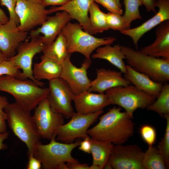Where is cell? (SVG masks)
<instances>
[{"mask_svg":"<svg viewBox=\"0 0 169 169\" xmlns=\"http://www.w3.org/2000/svg\"><path fill=\"white\" fill-rule=\"evenodd\" d=\"M124 4L125 11L123 17L127 29L130 28L132 21L141 19L139 7L142 4L140 0H124Z\"/></svg>","mask_w":169,"mask_h":169,"instance_id":"obj_30","label":"cell"},{"mask_svg":"<svg viewBox=\"0 0 169 169\" xmlns=\"http://www.w3.org/2000/svg\"><path fill=\"white\" fill-rule=\"evenodd\" d=\"M155 34L156 38L154 42L140 51L155 57L169 58V20L159 24Z\"/></svg>","mask_w":169,"mask_h":169,"instance_id":"obj_21","label":"cell"},{"mask_svg":"<svg viewBox=\"0 0 169 169\" xmlns=\"http://www.w3.org/2000/svg\"><path fill=\"white\" fill-rule=\"evenodd\" d=\"M105 93L110 105H117L123 108L132 119L136 110L147 108L156 100L153 96L131 84L112 88L106 91Z\"/></svg>","mask_w":169,"mask_h":169,"instance_id":"obj_6","label":"cell"},{"mask_svg":"<svg viewBox=\"0 0 169 169\" xmlns=\"http://www.w3.org/2000/svg\"><path fill=\"white\" fill-rule=\"evenodd\" d=\"M128 65L153 81L165 84L169 80V58H160L125 46H121Z\"/></svg>","mask_w":169,"mask_h":169,"instance_id":"obj_4","label":"cell"},{"mask_svg":"<svg viewBox=\"0 0 169 169\" xmlns=\"http://www.w3.org/2000/svg\"><path fill=\"white\" fill-rule=\"evenodd\" d=\"M89 169H101L100 167L98 165L93 164L89 166Z\"/></svg>","mask_w":169,"mask_h":169,"instance_id":"obj_48","label":"cell"},{"mask_svg":"<svg viewBox=\"0 0 169 169\" xmlns=\"http://www.w3.org/2000/svg\"><path fill=\"white\" fill-rule=\"evenodd\" d=\"M107 9L110 12L121 15L123 11L118 5L116 0H94Z\"/></svg>","mask_w":169,"mask_h":169,"instance_id":"obj_37","label":"cell"},{"mask_svg":"<svg viewBox=\"0 0 169 169\" xmlns=\"http://www.w3.org/2000/svg\"><path fill=\"white\" fill-rule=\"evenodd\" d=\"M70 0H43V3L46 7L49 6H61Z\"/></svg>","mask_w":169,"mask_h":169,"instance_id":"obj_42","label":"cell"},{"mask_svg":"<svg viewBox=\"0 0 169 169\" xmlns=\"http://www.w3.org/2000/svg\"><path fill=\"white\" fill-rule=\"evenodd\" d=\"M7 59L5 55L0 50V64Z\"/></svg>","mask_w":169,"mask_h":169,"instance_id":"obj_46","label":"cell"},{"mask_svg":"<svg viewBox=\"0 0 169 169\" xmlns=\"http://www.w3.org/2000/svg\"><path fill=\"white\" fill-rule=\"evenodd\" d=\"M43 55L62 65L69 54L65 38L61 32L55 40L48 45H44Z\"/></svg>","mask_w":169,"mask_h":169,"instance_id":"obj_25","label":"cell"},{"mask_svg":"<svg viewBox=\"0 0 169 169\" xmlns=\"http://www.w3.org/2000/svg\"><path fill=\"white\" fill-rule=\"evenodd\" d=\"M69 54L62 64L59 77L68 84L75 95L88 90L91 81L87 76V70L92 61L91 59H85L80 67H77L71 62Z\"/></svg>","mask_w":169,"mask_h":169,"instance_id":"obj_13","label":"cell"},{"mask_svg":"<svg viewBox=\"0 0 169 169\" xmlns=\"http://www.w3.org/2000/svg\"><path fill=\"white\" fill-rule=\"evenodd\" d=\"M42 2L33 0H17L16 12L19 20V29L28 32L41 25L46 20L48 9Z\"/></svg>","mask_w":169,"mask_h":169,"instance_id":"obj_10","label":"cell"},{"mask_svg":"<svg viewBox=\"0 0 169 169\" xmlns=\"http://www.w3.org/2000/svg\"><path fill=\"white\" fill-rule=\"evenodd\" d=\"M155 4L159 10L153 17L138 26L121 32L131 38L136 48L139 40L145 33L163 22L169 20V0H155Z\"/></svg>","mask_w":169,"mask_h":169,"instance_id":"obj_17","label":"cell"},{"mask_svg":"<svg viewBox=\"0 0 169 169\" xmlns=\"http://www.w3.org/2000/svg\"><path fill=\"white\" fill-rule=\"evenodd\" d=\"M93 59H100L106 60L118 68L124 74L126 72V65L123 60L125 57L119 44L113 46L107 45L98 48L96 52L91 57Z\"/></svg>","mask_w":169,"mask_h":169,"instance_id":"obj_23","label":"cell"},{"mask_svg":"<svg viewBox=\"0 0 169 169\" xmlns=\"http://www.w3.org/2000/svg\"><path fill=\"white\" fill-rule=\"evenodd\" d=\"M72 19L65 11H60L53 16H48L41 26L31 31L29 38L39 37L44 45L53 42L66 24Z\"/></svg>","mask_w":169,"mask_h":169,"instance_id":"obj_15","label":"cell"},{"mask_svg":"<svg viewBox=\"0 0 169 169\" xmlns=\"http://www.w3.org/2000/svg\"><path fill=\"white\" fill-rule=\"evenodd\" d=\"M9 136L8 131L3 133H0V150L6 149L7 146L3 143L4 141L7 139Z\"/></svg>","mask_w":169,"mask_h":169,"instance_id":"obj_43","label":"cell"},{"mask_svg":"<svg viewBox=\"0 0 169 169\" xmlns=\"http://www.w3.org/2000/svg\"><path fill=\"white\" fill-rule=\"evenodd\" d=\"M166 120V126L163 137L159 143L157 148L164 159L166 169L169 166V114L164 117Z\"/></svg>","mask_w":169,"mask_h":169,"instance_id":"obj_31","label":"cell"},{"mask_svg":"<svg viewBox=\"0 0 169 169\" xmlns=\"http://www.w3.org/2000/svg\"><path fill=\"white\" fill-rule=\"evenodd\" d=\"M103 169H113L112 167L110 162L109 160L105 164Z\"/></svg>","mask_w":169,"mask_h":169,"instance_id":"obj_47","label":"cell"},{"mask_svg":"<svg viewBox=\"0 0 169 169\" xmlns=\"http://www.w3.org/2000/svg\"><path fill=\"white\" fill-rule=\"evenodd\" d=\"M122 73L120 71L103 68L97 69L96 77L91 81L90 87L88 90L91 92L104 93L116 87L131 84L124 78Z\"/></svg>","mask_w":169,"mask_h":169,"instance_id":"obj_20","label":"cell"},{"mask_svg":"<svg viewBox=\"0 0 169 169\" xmlns=\"http://www.w3.org/2000/svg\"><path fill=\"white\" fill-rule=\"evenodd\" d=\"M116 3L119 7L121 8V4L120 3V0H116Z\"/></svg>","mask_w":169,"mask_h":169,"instance_id":"obj_49","label":"cell"},{"mask_svg":"<svg viewBox=\"0 0 169 169\" xmlns=\"http://www.w3.org/2000/svg\"><path fill=\"white\" fill-rule=\"evenodd\" d=\"M66 165L68 169H89V166L87 164H81L78 161L67 162Z\"/></svg>","mask_w":169,"mask_h":169,"instance_id":"obj_40","label":"cell"},{"mask_svg":"<svg viewBox=\"0 0 169 169\" xmlns=\"http://www.w3.org/2000/svg\"><path fill=\"white\" fill-rule=\"evenodd\" d=\"M1 0H0V4ZM9 18L7 16L4 12L0 8V22L3 23H7Z\"/></svg>","mask_w":169,"mask_h":169,"instance_id":"obj_44","label":"cell"},{"mask_svg":"<svg viewBox=\"0 0 169 169\" xmlns=\"http://www.w3.org/2000/svg\"><path fill=\"white\" fill-rule=\"evenodd\" d=\"M73 101L76 112L83 115L103 110L110 105L105 93L96 94L88 90L75 95Z\"/></svg>","mask_w":169,"mask_h":169,"instance_id":"obj_19","label":"cell"},{"mask_svg":"<svg viewBox=\"0 0 169 169\" xmlns=\"http://www.w3.org/2000/svg\"><path fill=\"white\" fill-rule=\"evenodd\" d=\"M120 107L114 106L99 118L98 123L88 129L91 138L115 145L122 144L134 133L135 123Z\"/></svg>","mask_w":169,"mask_h":169,"instance_id":"obj_1","label":"cell"},{"mask_svg":"<svg viewBox=\"0 0 169 169\" xmlns=\"http://www.w3.org/2000/svg\"><path fill=\"white\" fill-rule=\"evenodd\" d=\"M66 42L69 54L79 53L87 59H90L92 52L98 48L111 45L116 38L111 37L100 38L85 31L79 23L69 22L61 31Z\"/></svg>","mask_w":169,"mask_h":169,"instance_id":"obj_5","label":"cell"},{"mask_svg":"<svg viewBox=\"0 0 169 169\" xmlns=\"http://www.w3.org/2000/svg\"><path fill=\"white\" fill-rule=\"evenodd\" d=\"M8 103L6 97L0 95V133L7 131L5 121L7 119V115L4 109Z\"/></svg>","mask_w":169,"mask_h":169,"instance_id":"obj_36","label":"cell"},{"mask_svg":"<svg viewBox=\"0 0 169 169\" xmlns=\"http://www.w3.org/2000/svg\"><path fill=\"white\" fill-rule=\"evenodd\" d=\"M126 72L124 77L139 90L156 99L159 95L164 84L155 82L147 75L139 72L128 65H126Z\"/></svg>","mask_w":169,"mask_h":169,"instance_id":"obj_22","label":"cell"},{"mask_svg":"<svg viewBox=\"0 0 169 169\" xmlns=\"http://www.w3.org/2000/svg\"><path fill=\"white\" fill-rule=\"evenodd\" d=\"M0 91L8 93L14 97L15 102L31 111L47 97L49 88L41 87L32 80L21 79L8 75H0Z\"/></svg>","mask_w":169,"mask_h":169,"instance_id":"obj_2","label":"cell"},{"mask_svg":"<svg viewBox=\"0 0 169 169\" xmlns=\"http://www.w3.org/2000/svg\"><path fill=\"white\" fill-rule=\"evenodd\" d=\"M103 112L102 110L87 115L74 112L70 120L55 130L56 140L62 143H70L77 138L83 140L90 137L87 133L89 128Z\"/></svg>","mask_w":169,"mask_h":169,"instance_id":"obj_8","label":"cell"},{"mask_svg":"<svg viewBox=\"0 0 169 169\" xmlns=\"http://www.w3.org/2000/svg\"><path fill=\"white\" fill-rule=\"evenodd\" d=\"M17 0H1L0 4L7 8L9 15V19L13 21L18 26L19 20L16 12Z\"/></svg>","mask_w":169,"mask_h":169,"instance_id":"obj_35","label":"cell"},{"mask_svg":"<svg viewBox=\"0 0 169 169\" xmlns=\"http://www.w3.org/2000/svg\"><path fill=\"white\" fill-rule=\"evenodd\" d=\"M35 0V1H38V2H41L43 3V0Z\"/></svg>","mask_w":169,"mask_h":169,"instance_id":"obj_50","label":"cell"},{"mask_svg":"<svg viewBox=\"0 0 169 169\" xmlns=\"http://www.w3.org/2000/svg\"><path fill=\"white\" fill-rule=\"evenodd\" d=\"M144 152L136 144L113 146L109 159L114 169H143Z\"/></svg>","mask_w":169,"mask_h":169,"instance_id":"obj_14","label":"cell"},{"mask_svg":"<svg viewBox=\"0 0 169 169\" xmlns=\"http://www.w3.org/2000/svg\"><path fill=\"white\" fill-rule=\"evenodd\" d=\"M90 137L81 141L79 146V149L84 152L91 153V143L89 138Z\"/></svg>","mask_w":169,"mask_h":169,"instance_id":"obj_39","label":"cell"},{"mask_svg":"<svg viewBox=\"0 0 169 169\" xmlns=\"http://www.w3.org/2000/svg\"><path fill=\"white\" fill-rule=\"evenodd\" d=\"M55 169H68L66 164L65 163H62L59 164L56 167Z\"/></svg>","mask_w":169,"mask_h":169,"instance_id":"obj_45","label":"cell"},{"mask_svg":"<svg viewBox=\"0 0 169 169\" xmlns=\"http://www.w3.org/2000/svg\"><path fill=\"white\" fill-rule=\"evenodd\" d=\"M28 161L27 166V169H40L42 167V163L39 160L35 157L33 155L28 156Z\"/></svg>","mask_w":169,"mask_h":169,"instance_id":"obj_38","label":"cell"},{"mask_svg":"<svg viewBox=\"0 0 169 169\" xmlns=\"http://www.w3.org/2000/svg\"><path fill=\"white\" fill-rule=\"evenodd\" d=\"M81 141L66 143L59 142L54 137L47 144H42L40 142L35 146L34 156L40 161L45 169H55L59 164L78 160L72 156L73 150L79 146Z\"/></svg>","mask_w":169,"mask_h":169,"instance_id":"obj_7","label":"cell"},{"mask_svg":"<svg viewBox=\"0 0 169 169\" xmlns=\"http://www.w3.org/2000/svg\"><path fill=\"white\" fill-rule=\"evenodd\" d=\"M33 118L41 138L50 140L56 137V129L64 123V116L52 109L47 98L35 108Z\"/></svg>","mask_w":169,"mask_h":169,"instance_id":"obj_11","label":"cell"},{"mask_svg":"<svg viewBox=\"0 0 169 169\" xmlns=\"http://www.w3.org/2000/svg\"><path fill=\"white\" fill-rule=\"evenodd\" d=\"M30 38V40L27 38L21 42L17 48V54L8 59L12 60L15 65L22 70L23 75L25 79L28 78L43 87L44 84L34 78L32 65L33 58L36 54L42 52L44 44L39 36Z\"/></svg>","mask_w":169,"mask_h":169,"instance_id":"obj_9","label":"cell"},{"mask_svg":"<svg viewBox=\"0 0 169 169\" xmlns=\"http://www.w3.org/2000/svg\"><path fill=\"white\" fill-rule=\"evenodd\" d=\"M106 23L109 29L118 30L120 33L126 28L123 16L109 12L106 13Z\"/></svg>","mask_w":169,"mask_h":169,"instance_id":"obj_32","label":"cell"},{"mask_svg":"<svg viewBox=\"0 0 169 169\" xmlns=\"http://www.w3.org/2000/svg\"><path fill=\"white\" fill-rule=\"evenodd\" d=\"M155 101L146 109L155 111L164 118L169 114V85L163 84L161 92Z\"/></svg>","mask_w":169,"mask_h":169,"instance_id":"obj_29","label":"cell"},{"mask_svg":"<svg viewBox=\"0 0 169 169\" xmlns=\"http://www.w3.org/2000/svg\"><path fill=\"white\" fill-rule=\"evenodd\" d=\"M8 125L14 135L24 142L28 148L27 155H33L35 146L41 137L30 111L16 102L9 103L4 109Z\"/></svg>","mask_w":169,"mask_h":169,"instance_id":"obj_3","label":"cell"},{"mask_svg":"<svg viewBox=\"0 0 169 169\" xmlns=\"http://www.w3.org/2000/svg\"><path fill=\"white\" fill-rule=\"evenodd\" d=\"M140 132L142 139L148 146H152L156 141V136L155 128L148 125H143L140 128Z\"/></svg>","mask_w":169,"mask_h":169,"instance_id":"obj_34","label":"cell"},{"mask_svg":"<svg viewBox=\"0 0 169 169\" xmlns=\"http://www.w3.org/2000/svg\"><path fill=\"white\" fill-rule=\"evenodd\" d=\"M142 4L143 5L148 12L153 11L156 13L155 9V0H140Z\"/></svg>","mask_w":169,"mask_h":169,"instance_id":"obj_41","label":"cell"},{"mask_svg":"<svg viewBox=\"0 0 169 169\" xmlns=\"http://www.w3.org/2000/svg\"><path fill=\"white\" fill-rule=\"evenodd\" d=\"M28 35V32L20 31L12 20L9 19L5 23L0 22V50L7 59L13 57L19 44L27 38Z\"/></svg>","mask_w":169,"mask_h":169,"instance_id":"obj_16","label":"cell"},{"mask_svg":"<svg viewBox=\"0 0 169 169\" xmlns=\"http://www.w3.org/2000/svg\"><path fill=\"white\" fill-rule=\"evenodd\" d=\"M143 169H166L164 157L157 148L148 146L144 152L142 161Z\"/></svg>","mask_w":169,"mask_h":169,"instance_id":"obj_28","label":"cell"},{"mask_svg":"<svg viewBox=\"0 0 169 169\" xmlns=\"http://www.w3.org/2000/svg\"><path fill=\"white\" fill-rule=\"evenodd\" d=\"M94 0H70L66 3L57 7H52L48 9V13L65 11L72 19L77 20L83 29L91 34L88 15L90 6Z\"/></svg>","mask_w":169,"mask_h":169,"instance_id":"obj_18","label":"cell"},{"mask_svg":"<svg viewBox=\"0 0 169 169\" xmlns=\"http://www.w3.org/2000/svg\"><path fill=\"white\" fill-rule=\"evenodd\" d=\"M91 34L101 33L109 29L106 20V13L102 12L95 1L91 4L89 10Z\"/></svg>","mask_w":169,"mask_h":169,"instance_id":"obj_27","label":"cell"},{"mask_svg":"<svg viewBox=\"0 0 169 169\" xmlns=\"http://www.w3.org/2000/svg\"><path fill=\"white\" fill-rule=\"evenodd\" d=\"M62 69V64L43 55L41 61L34 64L33 74L34 78L38 81L42 79L50 81L59 77Z\"/></svg>","mask_w":169,"mask_h":169,"instance_id":"obj_24","label":"cell"},{"mask_svg":"<svg viewBox=\"0 0 169 169\" xmlns=\"http://www.w3.org/2000/svg\"><path fill=\"white\" fill-rule=\"evenodd\" d=\"M2 75L12 76L18 79H25L22 71L15 65L12 60L8 59L0 64V75Z\"/></svg>","mask_w":169,"mask_h":169,"instance_id":"obj_33","label":"cell"},{"mask_svg":"<svg viewBox=\"0 0 169 169\" xmlns=\"http://www.w3.org/2000/svg\"><path fill=\"white\" fill-rule=\"evenodd\" d=\"M49 93L47 97L52 110L66 118L74 112L71 103L75 95L67 83L59 77L49 81Z\"/></svg>","mask_w":169,"mask_h":169,"instance_id":"obj_12","label":"cell"},{"mask_svg":"<svg viewBox=\"0 0 169 169\" xmlns=\"http://www.w3.org/2000/svg\"><path fill=\"white\" fill-rule=\"evenodd\" d=\"M89 139L91 143L92 164L103 169L109 160L114 145L111 143L96 140L90 137Z\"/></svg>","mask_w":169,"mask_h":169,"instance_id":"obj_26","label":"cell"}]
</instances>
